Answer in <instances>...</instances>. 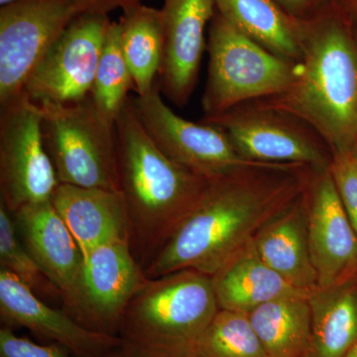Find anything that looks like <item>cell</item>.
Returning a JSON list of instances; mask_svg holds the SVG:
<instances>
[{
	"instance_id": "obj_10",
	"label": "cell",
	"mask_w": 357,
	"mask_h": 357,
	"mask_svg": "<svg viewBox=\"0 0 357 357\" xmlns=\"http://www.w3.org/2000/svg\"><path fill=\"white\" fill-rule=\"evenodd\" d=\"M43 114L21 93L0 107L1 203L13 215L27 204L50 201L59 183L44 144Z\"/></svg>"
},
{
	"instance_id": "obj_34",
	"label": "cell",
	"mask_w": 357,
	"mask_h": 357,
	"mask_svg": "<svg viewBox=\"0 0 357 357\" xmlns=\"http://www.w3.org/2000/svg\"><path fill=\"white\" fill-rule=\"evenodd\" d=\"M121 357H147L141 356V354H135V352L126 351L122 349V356Z\"/></svg>"
},
{
	"instance_id": "obj_5",
	"label": "cell",
	"mask_w": 357,
	"mask_h": 357,
	"mask_svg": "<svg viewBox=\"0 0 357 357\" xmlns=\"http://www.w3.org/2000/svg\"><path fill=\"white\" fill-rule=\"evenodd\" d=\"M206 50L208 79L202 98L206 117L280 95L292 84L299 70V63L268 51L218 11L208 29Z\"/></svg>"
},
{
	"instance_id": "obj_9",
	"label": "cell",
	"mask_w": 357,
	"mask_h": 357,
	"mask_svg": "<svg viewBox=\"0 0 357 357\" xmlns=\"http://www.w3.org/2000/svg\"><path fill=\"white\" fill-rule=\"evenodd\" d=\"M140 123L157 147L175 163L206 181L255 166L279 165L248 161L227 134L215 124L187 121L162 98L159 83L145 96L130 98Z\"/></svg>"
},
{
	"instance_id": "obj_17",
	"label": "cell",
	"mask_w": 357,
	"mask_h": 357,
	"mask_svg": "<svg viewBox=\"0 0 357 357\" xmlns=\"http://www.w3.org/2000/svg\"><path fill=\"white\" fill-rule=\"evenodd\" d=\"M51 202L84 256L110 241H131L130 220L121 192L60 184Z\"/></svg>"
},
{
	"instance_id": "obj_11",
	"label": "cell",
	"mask_w": 357,
	"mask_h": 357,
	"mask_svg": "<svg viewBox=\"0 0 357 357\" xmlns=\"http://www.w3.org/2000/svg\"><path fill=\"white\" fill-rule=\"evenodd\" d=\"M112 22L109 14L95 11L77 16L33 72L22 95L38 105L88 98Z\"/></svg>"
},
{
	"instance_id": "obj_12",
	"label": "cell",
	"mask_w": 357,
	"mask_h": 357,
	"mask_svg": "<svg viewBox=\"0 0 357 357\" xmlns=\"http://www.w3.org/2000/svg\"><path fill=\"white\" fill-rule=\"evenodd\" d=\"M146 280L130 239L102 244L84 256L76 295L64 311L89 330L119 337L122 316Z\"/></svg>"
},
{
	"instance_id": "obj_4",
	"label": "cell",
	"mask_w": 357,
	"mask_h": 357,
	"mask_svg": "<svg viewBox=\"0 0 357 357\" xmlns=\"http://www.w3.org/2000/svg\"><path fill=\"white\" fill-rule=\"evenodd\" d=\"M218 311L210 275L184 269L147 278L122 316V349L147 357H194Z\"/></svg>"
},
{
	"instance_id": "obj_24",
	"label": "cell",
	"mask_w": 357,
	"mask_h": 357,
	"mask_svg": "<svg viewBox=\"0 0 357 357\" xmlns=\"http://www.w3.org/2000/svg\"><path fill=\"white\" fill-rule=\"evenodd\" d=\"M131 89L134 82L121 49V23L112 22L89 98L100 116L115 128Z\"/></svg>"
},
{
	"instance_id": "obj_20",
	"label": "cell",
	"mask_w": 357,
	"mask_h": 357,
	"mask_svg": "<svg viewBox=\"0 0 357 357\" xmlns=\"http://www.w3.org/2000/svg\"><path fill=\"white\" fill-rule=\"evenodd\" d=\"M217 11L268 51L292 62L302 59L300 21L272 0H215Z\"/></svg>"
},
{
	"instance_id": "obj_29",
	"label": "cell",
	"mask_w": 357,
	"mask_h": 357,
	"mask_svg": "<svg viewBox=\"0 0 357 357\" xmlns=\"http://www.w3.org/2000/svg\"><path fill=\"white\" fill-rule=\"evenodd\" d=\"M296 20H307L319 13L330 0H272Z\"/></svg>"
},
{
	"instance_id": "obj_16",
	"label": "cell",
	"mask_w": 357,
	"mask_h": 357,
	"mask_svg": "<svg viewBox=\"0 0 357 357\" xmlns=\"http://www.w3.org/2000/svg\"><path fill=\"white\" fill-rule=\"evenodd\" d=\"M20 241L64 295L68 307L76 295L84 256L50 201L27 204L13 215Z\"/></svg>"
},
{
	"instance_id": "obj_22",
	"label": "cell",
	"mask_w": 357,
	"mask_h": 357,
	"mask_svg": "<svg viewBox=\"0 0 357 357\" xmlns=\"http://www.w3.org/2000/svg\"><path fill=\"white\" fill-rule=\"evenodd\" d=\"M309 297L280 298L249 312V321L268 357L307 356L312 335Z\"/></svg>"
},
{
	"instance_id": "obj_6",
	"label": "cell",
	"mask_w": 357,
	"mask_h": 357,
	"mask_svg": "<svg viewBox=\"0 0 357 357\" xmlns=\"http://www.w3.org/2000/svg\"><path fill=\"white\" fill-rule=\"evenodd\" d=\"M44 144L60 184L119 192L115 128L91 98L39 105Z\"/></svg>"
},
{
	"instance_id": "obj_1",
	"label": "cell",
	"mask_w": 357,
	"mask_h": 357,
	"mask_svg": "<svg viewBox=\"0 0 357 357\" xmlns=\"http://www.w3.org/2000/svg\"><path fill=\"white\" fill-rule=\"evenodd\" d=\"M312 170L298 165L255 166L208 181L144 268L147 278L184 269L213 276L304 192Z\"/></svg>"
},
{
	"instance_id": "obj_25",
	"label": "cell",
	"mask_w": 357,
	"mask_h": 357,
	"mask_svg": "<svg viewBox=\"0 0 357 357\" xmlns=\"http://www.w3.org/2000/svg\"><path fill=\"white\" fill-rule=\"evenodd\" d=\"M194 357H268L248 314L220 310L199 340Z\"/></svg>"
},
{
	"instance_id": "obj_3",
	"label": "cell",
	"mask_w": 357,
	"mask_h": 357,
	"mask_svg": "<svg viewBox=\"0 0 357 357\" xmlns=\"http://www.w3.org/2000/svg\"><path fill=\"white\" fill-rule=\"evenodd\" d=\"M115 136L119 192L130 220L134 255L145 268L208 181L175 163L155 145L130 98L115 123Z\"/></svg>"
},
{
	"instance_id": "obj_2",
	"label": "cell",
	"mask_w": 357,
	"mask_h": 357,
	"mask_svg": "<svg viewBox=\"0 0 357 357\" xmlns=\"http://www.w3.org/2000/svg\"><path fill=\"white\" fill-rule=\"evenodd\" d=\"M302 59L284 93L259 100L306 122L333 155L357 141V28L335 0L299 20Z\"/></svg>"
},
{
	"instance_id": "obj_33",
	"label": "cell",
	"mask_w": 357,
	"mask_h": 357,
	"mask_svg": "<svg viewBox=\"0 0 357 357\" xmlns=\"http://www.w3.org/2000/svg\"><path fill=\"white\" fill-rule=\"evenodd\" d=\"M349 153H351V158L354 160V164H356L357 168V141L356 144L349 150Z\"/></svg>"
},
{
	"instance_id": "obj_21",
	"label": "cell",
	"mask_w": 357,
	"mask_h": 357,
	"mask_svg": "<svg viewBox=\"0 0 357 357\" xmlns=\"http://www.w3.org/2000/svg\"><path fill=\"white\" fill-rule=\"evenodd\" d=\"M311 344L306 357H342L357 342V279L309 297Z\"/></svg>"
},
{
	"instance_id": "obj_13",
	"label": "cell",
	"mask_w": 357,
	"mask_h": 357,
	"mask_svg": "<svg viewBox=\"0 0 357 357\" xmlns=\"http://www.w3.org/2000/svg\"><path fill=\"white\" fill-rule=\"evenodd\" d=\"M310 251L318 289L357 279V234L340 201L330 168L312 170L304 191Z\"/></svg>"
},
{
	"instance_id": "obj_23",
	"label": "cell",
	"mask_w": 357,
	"mask_h": 357,
	"mask_svg": "<svg viewBox=\"0 0 357 357\" xmlns=\"http://www.w3.org/2000/svg\"><path fill=\"white\" fill-rule=\"evenodd\" d=\"M121 18V44L137 96L156 86L163 59L161 9L136 4Z\"/></svg>"
},
{
	"instance_id": "obj_7",
	"label": "cell",
	"mask_w": 357,
	"mask_h": 357,
	"mask_svg": "<svg viewBox=\"0 0 357 357\" xmlns=\"http://www.w3.org/2000/svg\"><path fill=\"white\" fill-rule=\"evenodd\" d=\"M201 121L222 128L238 154L248 161L314 170L330 168L332 151L311 126L259 100L243 103L215 116H204Z\"/></svg>"
},
{
	"instance_id": "obj_19",
	"label": "cell",
	"mask_w": 357,
	"mask_h": 357,
	"mask_svg": "<svg viewBox=\"0 0 357 357\" xmlns=\"http://www.w3.org/2000/svg\"><path fill=\"white\" fill-rule=\"evenodd\" d=\"M220 310L249 314L263 304L289 296L306 295L268 266L255 239L211 276Z\"/></svg>"
},
{
	"instance_id": "obj_30",
	"label": "cell",
	"mask_w": 357,
	"mask_h": 357,
	"mask_svg": "<svg viewBox=\"0 0 357 357\" xmlns=\"http://www.w3.org/2000/svg\"><path fill=\"white\" fill-rule=\"evenodd\" d=\"M13 0H0V6L8 3ZM89 11L109 14L115 9L126 11L136 4L141 3L140 0H82Z\"/></svg>"
},
{
	"instance_id": "obj_28",
	"label": "cell",
	"mask_w": 357,
	"mask_h": 357,
	"mask_svg": "<svg viewBox=\"0 0 357 357\" xmlns=\"http://www.w3.org/2000/svg\"><path fill=\"white\" fill-rule=\"evenodd\" d=\"M122 347L105 357H121ZM0 357H77L62 345L39 344L18 337L11 328H0Z\"/></svg>"
},
{
	"instance_id": "obj_32",
	"label": "cell",
	"mask_w": 357,
	"mask_h": 357,
	"mask_svg": "<svg viewBox=\"0 0 357 357\" xmlns=\"http://www.w3.org/2000/svg\"><path fill=\"white\" fill-rule=\"evenodd\" d=\"M342 357H357V342L352 345L351 349H349V351H347V354Z\"/></svg>"
},
{
	"instance_id": "obj_8",
	"label": "cell",
	"mask_w": 357,
	"mask_h": 357,
	"mask_svg": "<svg viewBox=\"0 0 357 357\" xmlns=\"http://www.w3.org/2000/svg\"><path fill=\"white\" fill-rule=\"evenodd\" d=\"M86 11L82 0H13L0 6V107L21 96L45 55Z\"/></svg>"
},
{
	"instance_id": "obj_26",
	"label": "cell",
	"mask_w": 357,
	"mask_h": 357,
	"mask_svg": "<svg viewBox=\"0 0 357 357\" xmlns=\"http://www.w3.org/2000/svg\"><path fill=\"white\" fill-rule=\"evenodd\" d=\"M0 268L14 275L41 299L63 301L55 285L20 241L13 215L0 203Z\"/></svg>"
},
{
	"instance_id": "obj_15",
	"label": "cell",
	"mask_w": 357,
	"mask_h": 357,
	"mask_svg": "<svg viewBox=\"0 0 357 357\" xmlns=\"http://www.w3.org/2000/svg\"><path fill=\"white\" fill-rule=\"evenodd\" d=\"M217 13L215 0H164L163 59L159 88L169 102L185 107L198 83L206 49V29Z\"/></svg>"
},
{
	"instance_id": "obj_31",
	"label": "cell",
	"mask_w": 357,
	"mask_h": 357,
	"mask_svg": "<svg viewBox=\"0 0 357 357\" xmlns=\"http://www.w3.org/2000/svg\"><path fill=\"white\" fill-rule=\"evenodd\" d=\"M357 28V0H335Z\"/></svg>"
},
{
	"instance_id": "obj_18",
	"label": "cell",
	"mask_w": 357,
	"mask_h": 357,
	"mask_svg": "<svg viewBox=\"0 0 357 357\" xmlns=\"http://www.w3.org/2000/svg\"><path fill=\"white\" fill-rule=\"evenodd\" d=\"M255 243L268 266L294 287L310 295L318 289L310 251L304 192L259 230Z\"/></svg>"
},
{
	"instance_id": "obj_14",
	"label": "cell",
	"mask_w": 357,
	"mask_h": 357,
	"mask_svg": "<svg viewBox=\"0 0 357 357\" xmlns=\"http://www.w3.org/2000/svg\"><path fill=\"white\" fill-rule=\"evenodd\" d=\"M0 319L2 326L26 328L40 340L62 345L77 357H105L122 347L119 337L89 330L67 312L49 306L2 268Z\"/></svg>"
},
{
	"instance_id": "obj_27",
	"label": "cell",
	"mask_w": 357,
	"mask_h": 357,
	"mask_svg": "<svg viewBox=\"0 0 357 357\" xmlns=\"http://www.w3.org/2000/svg\"><path fill=\"white\" fill-rule=\"evenodd\" d=\"M330 172L345 213L357 234V168L349 151L333 155Z\"/></svg>"
}]
</instances>
